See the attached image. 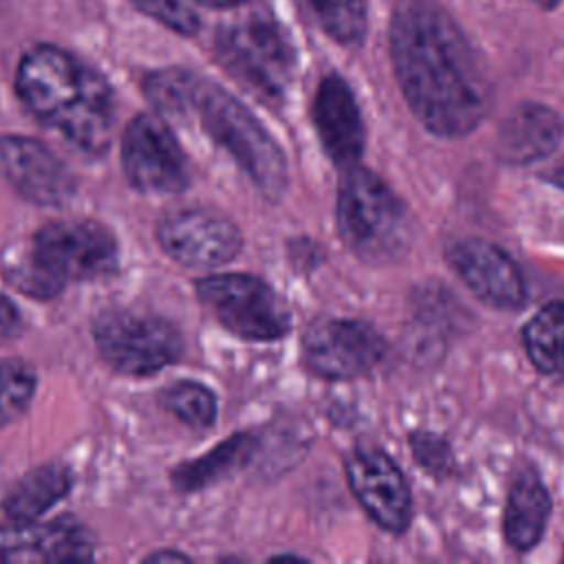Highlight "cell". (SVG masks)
<instances>
[{
    "mask_svg": "<svg viewBox=\"0 0 564 564\" xmlns=\"http://www.w3.org/2000/svg\"><path fill=\"white\" fill-rule=\"evenodd\" d=\"M390 59L412 115L427 132L465 137L487 117L491 84L485 66L438 2L403 0L394 9Z\"/></svg>",
    "mask_w": 564,
    "mask_h": 564,
    "instance_id": "1",
    "label": "cell"
},
{
    "mask_svg": "<svg viewBox=\"0 0 564 564\" xmlns=\"http://www.w3.org/2000/svg\"><path fill=\"white\" fill-rule=\"evenodd\" d=\"M15 90L44 126L77 150L86 154L108 150L115 121L110 86L68 51L53 44L29 48L18 64Z\"/></svg>",
    "mask_w": 564,
    "mask_h": 564,
    "instance_id": "2",
    "label": "cell"
},
{
    "mask_svg": "<svg viewBox=\"0 0 564 564\" xmlns=\"http://www.w3.org/2000/svg\"><path fill=\"white\" fill-rule=\"evenodd\" d=\"M117 269V240L95 220H53L4 264L7 280L37 300L55 297L73 280H95Z\"/></svg>",
    "mask_w": 564,
    "mask_h": 564,
    "instance_id": "3",
    "label": "cell"
},
{
    "mask_svg": "<svg viewBox=\"0 0 564 564\" xmlns=\"http://www.w3.org/2000/svg\"><path fill=\"white\" fill-rule=\"evenodd\" d=\"M194 115L200 119L203 130L240 163L267 198L284 194L289 183L284 152L245 104L203 79Z\"/></svg>",
    "mask_w": 564,
    "mask_h": 564,
    "instance_id": "4",
    "label": "cell"
},
{
    "mask_svg": "<svg viewBox=\"0 0 564 564\" xmlns=\"http://www.w3.org/2000/svg\"><path fill=\"white\" fill-rule=\"evenodd\" d=\"M339 236L364 260H388L408 234L405 207L399 196L370 170L348 165L337 194Z\"/></svg>",
    "mask_w": 564,
    "mask_h": 564,
    "instance_id": "5",
    "label": "cell"
},
{
    "mask_svg": "<svg viewBox=\"0 0 564 564\" xmlns=\"http://www.w3.org/2000/svg\"><path fill=\"white\" fill-rule=\"evenodd\" d=\"M223 66L267 99H280L291 84L295 53L282 24L267 13H249L216 33Z\"/></svg>",
    "mask_w": 564,
    "mask_h": 564,
    "instance_id": "6",
    "label": "cell"
},
{
    "mask_svg": "<svg viewBox=\"0 0 564 564\" xmlns=\"http://www.w3.org/2000/svg\"><path fill=\"white\" fill-rule=\"evenodd\" d=\"M93 335L101 359L112 370L134 377L159 372L183 352L176 326L150 313L106 311L95 319Z\"/></svg>",
    "mask_w": 564,
    "mask_h": 564,
    "instance_id": "7",
    "label": "cell"
},
{
    "mask_svg": "<svg viewBox=\"0 0 564 564\" xmlns=\"http://www.w3.org/2000/svg\"><path fill=\"white\" fill-rule=\"evenodd\" d=\"M196 293L216 319L242 339L271 341L284 337L291 328L289 306L256 275H209L196 282Z\"/></svg>",
    "mask_w": 564,
    "mask_h": 564,
    "instance_id": "8",
    "label": "cell"
},
{
    "mask_svg": "<svg viewBox=\"0 0 564 564\" xmlns=\"http://www.w3.org/2000/svg\"><path fill=\"white\" fill-rule=\"evenodd\" d=\"M128 183L145 194H176L189 185V165L172 130L152 115L134 117L121 139Z\"/></svg>",
    "mask_w": 564,
    "mask_h": 564,
    "instance_id": "9",
    "label": "cell"
},
{
    "mask_svg": "<svg viewBox=\"0 0 564 564\" xmlns=\"http://www.w3.org/2000/svg\"><path fill=\"white\" fill-rule=\"evenodd\" d=\"M163 251L185 267H216L234 260L242 247L238 227L223 214L203 207L167 212L156 225Z\"/></svg>",
    "mask_w": 564,
    "mask_h": 564,
    "instance_id": "10",
    "label": "cell"
},
{
    "mask_svg": "<svg viewBox=\"0 0 564 564\" xmlns=\"http://www.w3.org/2000/svg\"><path fill=\"white\" fill-rule=\"evenodd\" d=\"M386 352L381 335L357 319H326L304 337L306 366L326 379H352L372 370Z\"/></svg>",
    "mask_w": 564,
    "mask_h": 564,
    "instance_id": "11",
    "label": "cell"
},
{
    "mask_svg": "<svg viewBox=\"0 0 564 564\" xmlns=\"http://www.w3.org/2000/svg\"><path fill=\"white\" fill-rule=\"evenodd\" d=\"M0 176L26 200L66 205L77 189L73 172L37 139L0 137Z\"/></svg>",
    "mask_w": 564,
    "mask_h": 564,
    "instance_id": "12",
    "label": "cell"
},
{
    "mask_svg": "<svg viewBox=\"0 0 564 564\" xmlns=\"http://www.w3.org/2000/svg\"><path fill=\"white\" fill-rule=\"evenodd\" d=\"M346 476L355 498L381 529L401 533L410 524V487L390 456L359 447L346 458Z\"/></svg>",
    "mask_w": 564,
    "mask_h": 564,
    "instance_id": "13",
    "label": "cell"
},
{
    "mask_svg": "<svg viewBox=\"0 0 564 564\" xmlns=\"http://www.w3.org/2000/svg\"><path fill=\"white\" fill-rule=\"evenodd\" d=\"M447 258L465 286L487 306L502 311L522 306L527 295L524 278L511 256L494 242L467 238L456 242Z\"/></svg>",
    "mask_w": 564,
    "mask_h": 564,
    "instance_id": "14",
    "label": "cell"
},
{
    "mask_svg": "<svg viewBox=\"0 0 564 564\" xmlns=\"http://www.w3.org/2000/svg\"><path fill=\"white\" fill-rule=\"evenodd\" d=\"M95 540L88 529L70 518L51 522H11L0 527V562H84L93 560Z\"/></svg>",
    "mask_w": 564,
    "mask_h": 564,
    "instance_id": "15",
    "label": "cell"
},
{
    "mask_svg": "<svg viewBox=\"0 0 564 564\" xmlns=\"http://www.w3.org/2000/svg\"><path fill=\"white\" fill-rule=\"evenodd\" d=\"M313 121L326 154L337 165H352L366 141L361 112L350 86L339 75L319 82L313 99Z\"/></svg>",
    "mask_w": 564,
    "mask_h": 564,
    "instance_id": "16",
    "label": "cell"
},
{
    "mask_svg": "<svg viewBox=\"0 0 564 564\" xmlns=\"http://www.w3.org/2000/svg\"><path fill=\"white\" fill-rule=\"evenodd\" d=\"M562 134L564 121L555 110L524 101L505 117L496 139V154L511 165L533 163L555 152Z\"/></svg>",
    "mask_w": 564,
    "mask_h": 564,
    "instance_id": "17",
    "label": "cell"
},
{
    "mask_svg": "<svg viewBox=\"0 0 564 564\" xmlns=\"http://www.w3.org/2000/svg\"><path fill=\"white\" fill-rule=\"evenodd\" d=\"M551 498L535 471L524 469L513 476L507 507H505V535L518 551L533 549L546 527Z\"/></svg>",
    "mask_w": 564,
    "mask_h": 564,
    "instance_id": "18",
    "label": "cell"
},
{
    "mask_svg": "<svg viewBox=\"0 0 564 564\" xmlns=\"http://www.w3.org/2000/svg\"><path fill=\"white\" fill-rule=\"evenodd\" d=\"M70 489V474L62 465H42L24 474L4 498L11 522L37 520Z\"/></svg>",
    "mask_w": 564,
    "mask_h": 564,
    "instance_id": "19",
    "label": "cell"
},
{
    "mask_svg": "<svg viewBox=\"0 0 564 564\" xmlns=\"http://www.w3.org/2000/svg\"><path fill=\"white\" fill-rule=\"evenodd\" d=\"M524 346L533 366L544 375L564 372V304L540 308L524 326Z\"/></svg>",
    "mask_w": 564,
    "mask_h": 564,
    "instance_id": "20",
    "label": "cell"
},
{
    "mask_svg": "<svg viewBox=\"0 0 564 564\" xmlns=\"http://www.w3.org/2000/svg\"><path fill=\"white\" fill-rule=\"evenodd\" d=\"M251 447H253V441L249 434H236L227 438L223 445H218L216 449H212L209 454L176 467L172 474L174 485L183 491L207 487L209 482L218 480L220 476L231 471L236 465H240L249 456Z\"/></svg>",
    "mask_w": 564,
    "mask_h": 564,
    "instance_id": "21",
    "label": "cell"
},
{
    "mask_svg": "<svg viewBox=\"0 0 564 564\" xmlns=\"http://www.w3.org/2000/svg\"><path fill=\"white\" fill-rule=\"evenodd\" d=\"M200 84L203 79L189 70L165 68L148 75L143 88L145 97L163 117L189 119L194 117Z\"/></svg>",
    "mask_w": 564,
    "mask_h": 564,
    "instance_id": "22",
    "label": "cell"
},
{
    "mask_svg": "<svg viewBox=\"0 0 564 564\" xmlns=\"http://www.w3.org/2000/svg\"><path fill=\"white\" fill-rule=\"evenodd\" d=\"M324 31L341 44H359L366 35V0H308Z\"/></svg>",
    "mask_w": 564,
    "mask_h": 564,
    "instance_id": "23",
    "label": "cell"
},
{
    "mask_svg": "<svg viewBox=\"0 0 564 564\" xmlns=\"http://www.w3.org/2000/svg\"><path fill=\"white\" fill-rule=\"evenodd\" d=\"M163 405L192 427H209L216 419V397L194 381H178L161 394Z\"/></svg>",
    "mask_w": 564,
    "mask_h": 564,
    "instance_id": "24",
    "label": "cell"
},
{
    "mask_svg": "<svg viewBox=\"0 0 564 564\" xmlns=\"http://www.w3.org/2000/svg\"><path fill=\"white\" fill-rule=\"evenodd\" d=\"M35 390V372L22 361H0V427L18 419Z\"/></svg>",
    "mask_w": 564,
    "mask_h": 564,
    "instance_id": "25",
    "label": "cell"
},
{
    "mask_svg": "<svg viewBox=\"0 0 564 564\" xmlns=\"http://www.w3.org/2000/svg\"><path fill=\"white\" fill-rule=\"evenodd\" d=\"M145 15L154 18L163 26L192 35L198 31L196 0H132Z\"/></svg>",
    "mask_w": 564,
    "mask_h": 564,
    "instance_id": "26",
    "label": "cell"
},
{
    "mask_svg": "<svg viewBox=\"0 0 564 564\" xmlns=\"http://www.w3.org/2000/svg\"><path fill=\"white\" fill-rule=\"evenodd\" d=\"M20 328V313L15 304L0 293V339L11 337Z\"/></svg>",
    "mask_w": 564,
    "mask_h": 564,
    "instance_id": "27",
    "label": "cell"
},
{
    "mask_svg": "<svg viewBox=\"0 0 564 564\" xmlns=\"http://www.w3.org/2000/svg\"><path fill=\"white\" fill-rule=\"evenodd\" d=\"M145 560L148 562H189V557L178 553V551H159V553L148 555Z\"/></svg>",
    "mask_w": 564,
    "mask_h": 564,
    "instance_id": "28",
    "label": "cell"
},
{
    "mask_svg": "<svg viewBox=\"0 0 564 564\" xmlns=\"http://www.w3.org/2000/svg\"><path fill=\"white\" fill-rule=\"evenodd\" d=\"M196 2L207 4V7H218V9H223V7H236V4H242V2H247V0H196Z\"/></svg>",
    "mask_w": 564,
    "mask_h": 564,
    "instance_id": "29",
    "label": "cell"
},
{
    "mask_svg": "<svg viewBox=\"0 0 564 564\" xmlns=\"http://www.w3.org/2000/svg\"><path fill=\"white\" fill-rule=\"evenodd\" d=\"M551 181L564 189V163H560V165L553 170V174H551Z\"/></svg>",
    "mask_w": 564,
    "mask_h": 564,
    "instance_id": "30",
    "label": "cell"
},
{
    "mask_svg": "<svg viewBox=\"0 0 564 564\" xmlns=\"http://www.w3.org/2000/svg\"><path fill=\"white\" fill-rule=\"evenodd\" d=\"M538 7H542V9H546V11H551V9H555L557 4H560V0H533Z\"/></svg>",
    "mask_w": 564,
    "mask_h": 564,
    "instance_id": "31",
    "label": "cell"
}]
</instances>
